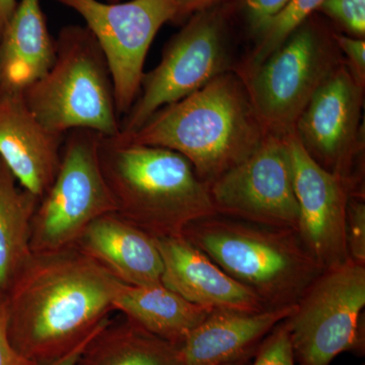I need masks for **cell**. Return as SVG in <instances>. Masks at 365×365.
<instances>
[{
    "label": "cell",
    "instance_id": "1",
    "mask_svg": "<svg viewBox=\"0 0 365 365\" xmlns=\"http://www.w3.org/2000/svg\"><path fill=\"white\" fill-rule=\"evenodd\" d=\"M121 284L78 248L34 254L4 294L11 344L35 364L66 354L112 318Z\"/></svg>",
    "mask_w": 365,
    "mask_h": 365
},
{
    "label": "cell",
    "instance_id": "2",
    "mask_svg": "<svg viewBox=\"0 0 365 365\" xmlns=\"http://www.w3.org/2000/svg\"><path fill=\"white\" fill-rule=\"evenodd\" d=\"M267 133L246 81L234 71L165 106L130 136L116 138L176 151L208 187L248 158Z\"/></svg>",
    "mask_w": 365,
    "mask_h": 365
},
{
    "label": "cell",
    "instance_id": "3",
    "mask_svg": "<svg viewBox=\"0 0 365 365\" xmlns=\"http://www.w3.org/2000/svg\"><path fill=\"white\" fill-rule=\"evenodd\" d=\"M100 162L115 213L155 239L181 237L216 213L208 187L176 151L102 136Z\"/></svg>",
    "mask_w": 365,
    "mask_h": 365
},
{
    "label": "cell",
    "instance_id": "4",
    "mask_svg": "<svg viewBox=\"0 0 365 365\" xmlns=\"http://www.w3.org/2000/svg\"><path fill=\"white\" fill-rule=\"evenodd\" d=\"M182 235L266 309L297 306L323 272L292 228L215 213L192 222Z\"/></svg>",
    "mask_w": 365,
    "mask_h": 365
},
{
    "label": "cell",
    "instance_id": "5",
    "mask_svg": "<svg viewBox=\"0 0 365 365\" xmlns=\"http://www.w3.org/2000/svg\"><path fill=\"white\" fill-rule=\"evenodd\" d=\"M55 49L49 71L24 93L31 111L58 135L74 129L119 135L111 73L93 34L86 26H63Z\"/></svg>",
    "mask_w": 365,
    "mask_h": 365
},
{
    "label": "cell",
    "instance_id": "6",
    "mask_svg": "<svg viewBox=\"0 0 365 365\" xmlns=\"http://www.w3.org/2000/svg\"><path fill=\"white\" fill-rule=\"evenodd\" d=\"M335 34L313 14L258 66L240 73L266 130L294 133L314 93L343 61Z\"/></svg>",
    "mask_w": 365,
    "mask_h": 365
},
{
    "label": "cell",
    "instance_id": "7",
    "mask_svg": "<svg viewBox=\"0 0 365 365\" xmlns=\"http://www.w3.org/2000/svg\"><path fill=\"white\" fill-rule=\"evenodd\" d=\"M232 9L218 4L190 16L165 45L162 60L144 73L140 91L121 121L119 137L138 130L155 112L237 71L232 54Z\"/></svg>",
    "mask_w": 365,
    "mask_h": 365
},
{
    "label": "cell",
    "instance_id": "8",
    "mask_svg": "<svg viewBox=\"0 0 365 365\" xmlns=\"http://www.w3.org/2000/svg\"><path fill=\"white\" fill-rule=\"evenodd\" d=\"M101 137L86 129L64 136L58 172L34 215V254L76 248L91 222L116 212L101 165Z\"/></svg>",
    "mask_w": 365,
    "mask_h": 365
},
{
    "label": "cell",
    "instance_id": "9",
    "mask_svg": "<svg viewBox=\"0 0 365 365\" xmlns=\"http://www.w3.org/2000/svg\"><path fill=\"white\" fill-rule=\"evenodd\" d=\"M365 265L346 261L327 269L285 319L302 365H331L341 353H364Z\"/></svg>",
    "mask_w": 365,
    "mask_h": 365
},
{
    "label": "cell",
    "instance_id": "10",
    "mask_svg": "<svg viewBox=\"0 0 365 365\" xmlns=\"http://www.w3.org/2000/svg\"><path fill=\"white\" fill-rule=\"evenodd\" d=\"M54 1L76 11L86 21L109 67L118 115L126 116L140 91L153 39L165 24L176 19V0Z\"/></svg>",
    "mask_w": 365,
    "mask_h": 365
},
{
    "label": "cell",
    "instance_id": "11",
    "mask_svg": "<svg viewBox=\"0 0 365 365\" xmlns=\"http://www.w3.org/2000/svg\"><path fill=\"white\" fill-rule=\"evenodd\" d=\"M364 86L354 78L344 58L314 93L294 134L309 157L342 179L352 196L364 197L361 177V111Z\"/></svg>",
    "mask_w": 365,
    "mask_h": 365
},
{
    "label": "cell",
    "instance_id": "12",
    "mask_svg": "<svg viewBox=\"0 0 365 365\" xmlns=\"http://www.w3.org/2000/svg\"><path fill=\"white\" fill-rule=\"evenodd\" d=\"M288 136L268 132L248 158L209 185L216 213L297 230L299 210Z\"/></svg>",
    "mask_w": 365,
    "mask_h": 365
},
{
    "label": "cell",
    "instance_id": "13",
    "mask_svg": "<svg viewBox=\"0 0 365 365\" xmlns=\"http://www.w3.org/2000/svg\"><path fill=\"white\" fill-rule=\"evenodd\" d=\"M294 190L299 203L297 232L322 270L349 260L346 217L351 189L314 163L294 134H289Z\"/></svg>",
    "mask_w": 365,
    "mask_h": 365
},
{
    "label": "cell",
    "instance_id": "14",
    "mask_svg": "<svg viewBox=\"0 0 365 365\" xmlns=\"http://www.w3.org/2000/svg\"><path fill=\"white\" fill-rule=\"evenodd\" d=\"M165 287L209 311L256 313L266 309L248 288L232 279L184 235L155 239Z\"/></svg>",
    "mask_w": 365,
    "mask_h": 365
},
{
    "label": "cell",
    "instance_id": "15",
    "mask_svg": "<svg viewBox=\"0 0 365 365\" xmlns=\"http://www.w3.org/2000/svg\"><path fill=\"white\" fill-rule=\"evenodd\" d=\"M64 136L41 123L24 93L0 95V160L19 184L42 198L61 162Z\"/></svg>",
    "mask_w": 365,
    "mask_h": 365
},
{
    "label": "cell",
    "instance_id": "16",
    "mask_svg": "<svg viewBox=\"0 0 365 365\" xmlns=\"http://www.w3.org/2000/svg\"><path fill=\"white\" fill-rule=\"evenodd\" d=\"M297 306L256 313L212 311L179 347L184 365H222L254 355L262 341Z\"/></svg>",
    "mask_w": 365,
    "mask_h": 365
},
{
    "label": "cell",
    "instance_id": "17",
    "mask_svg": "<svg viewBox=\"0 0 365 365\" xmlns=\"http://www.w3.org/2000/svg\"><path fill=\"white\" fill-rule=\"evenodd\" d=\"M76 248L124 284L144 287L162 283L163 261L155 237L116 213L91 222Z\"/></svg>",
    "mask_w": 365,
    "mask_h": 365
},
{
    "label": "cell",
    "instance_id": "18",
    "mask_svg": "<svg viewBox=\"0 0 365 365\" xmlns=\"http://www.w3.org/2000/svg\"><path fill=\"white\" fill-rule=\"evenodd\" d=\"M55 51L41 0H20L0 38V95L25 93L49 71Z\"/></svg>",
    "mask_w": 365,
    "mask_h": 365
},
{
    "label": "cell",
    "instance_id": "19",
    "mask_svg": "<svg viewBox=\"0 0 365 365\" xmlns=\"http://www.w3.org/2000/svg\"><path fill=\"white\" fill-rule=\"evenodd\" d=\"M114 309L148 332L177 346L212 312L182 299L163 283L144 287L122 283Z\"/></svg>",
    "mask_w": 365,
    "mask_h": 365
},
{
    "label": "cell",
    "instance_id": "20",
    "mask_svg": "<svg viewBox=\"0 0 365 365\" xmlns=\"http://www.w3.org/2000/svg\"><path fill=\"white\" fill-rule=\"evenodd\" d=\"M76 365H184L179 347L124 316L111 318L86 346Z\"/></svg>",
    "mask_w": 365,
    "mask_h": 365
},
{
    "label": "cell",
    "instance_id": "21",
    "mask_svg": "<svg viewBox=\"0 0 365 365\" xmlns=\"http://www.w3.org/2000/svg\"><path fill=\"white\" fill-rule=\"evenodd\" d=\"M39 202L0 160V294L32 259L33 218Z\"/></svg>",
    "mask_w": 365,
    "mask_h": 365
},
{
    "label": "cell",
    "instance_id": "22",
    "mask_svg": "<svg viewBox=\"0 0 365 365\" xmlns=\"http://www.w3.org/2000/svg\"><path fill=\"white\" fill-rule=\"evenodd\" d=\"M324 1L325 0H290L287 6L257 36L256 45L246 61L237 66V72L244 74L258 66L284 42L297 26L317 14Z\"/></svg>",
    "mask_w": 365,
    "mask_h": 365
},
{
    "label": "cell",
    "instance_id": "23",
    "mask_svg": "<svg viewBox=\"0 0 365 365\" xmlns=\"http://www.w3.org/2000/svg\"><path fill=\"white\" fill-rule=\"evenodd\" d=\"M317 13L330 19L345 35L364 39L365 0H325Z\"/></svg>",
    "mask_w": 365,
    "mask_h": 365
},
{
    "label": "cell",
    "instance_id": "24",
    "mask_svg": "<svg viewBox=\"0 0 365 365\" xmlns=\"http://www.w3.org/2000/svg\"><path fill=\"white\" fill-rule=\"evenodd\" d=\"M250 365H302L295 359L285 319L262 341Z\"/></svg>",
    "mask_w": 365,
    "mask_h": 365
},
{
    "label": "cell",
    "instance_id": "25",
    "mask_svg": "<svg viewBox=\"0 0 365 365\" xmlns=\"http://www.w3.org/2000/svg\"><path fill=\"white\" fill-rule=\"evenodd\" d=\"M346 241L349 259L365 265L364 197L350 196L348 200Z\"/></svg>",
    "mask_w": 365,
    "mask_h": 365
},
{
    "label": "cell",
    "instance_id": "26",
    "mask_svg": "<svg viewBox=\"0 0 365 365\" xmlns=\"http://www.w3.org/2000/svg\"><path fill=\"white\" fill-rule=\"evenodd\" d=\"M290 0H240V9L247 28L257 37L269 21L287 6Z\"/></svg>",
    "mask_w": 365,
    "mask_h": 365
},
{
    "label": "cell",
    "instance_id": "27",
    "mask_svg": "<svg viewBox=\"0 0 365 365\" xmlns=\"http://www.w3.org/2000/svg\"><path fill=\"white\" fill-rule=\"evenodd\" d=\"M336 42L341 54L344 55L345 63L349 67L354 78L361 86H365V40L351 37L345 34H335Z\"/></svg>",
    "mask_w": 365,
    "mask_h": 365
},
{
    "label": "cell",
    "instance_id": "28",
    "mask_svg": "<svg viewBox=\"0 0 365 365\" xmlns=\"http://www.w3.org/2000/svg\"><path fill=\"white\" fill-rule=\"evenodd\" d=\"M0 365H36L16 351L9 340L4 294H0Z\"/></svg>",
    "mask_w": 365,
    "mask_h": 365
},
{
    "label": "cell",
    "instance_id": "29",
    "mask_svg": "<svg viewBox=\"0 0 365 365\" xmlns=\"http://www.w3.org/2000/svg\"><path fill=\"white\" fill-rule=\"evenodd\" d=\"M225 0H176L177 14L174 23H184L199 11L222 4Z\"/></svg>",
    "mask_w": 365,
    "mask_h": 365
},
{
    "label": "cell",
    "instance_id": "30",
    "mask_svg": "<svg viewBox=\"0 0 365 365\" xmlns=\"http://www.w3.org/2000/svg\"><path fill=\"white\" fill-rule=\"evenodd\" d=\"M101 328H102V327H101ZM100 329H98V330H100ZM96 333L93 334V335L86 341H83L78 347L74 348L71 351L67 352L66 354L61 355V356L57 357V359L39 362V364H36V365H76L79 356H81V353H83V349H85L86 346L90 342L91 338L96 335Z\"/></svg>",
    "mask_w": 365,
    "mask_h": 365
},
{
    "label": "cell",
    "instance_id": "31",
    "mask_svg": "<svg viewBox=\"0 0 365 365\" xmlns=\"http://www.w3.org/2000/svg\"><path fill=\"white\" fill-rule=\"evenodd\" d=\"M18 0H0V38L16 11Z\"/></svg>",
    "mask_w": 365,
    "mask_h": 365
},
{
    "label": "cell",
    "instance_id": "32",
    "mask_svg": "<svg viewBox=\"0 0 365 365\" xmlns=\"http://www.w3.org/2000/svg\"><path fill=\"white\" fill-rule=\"evenodd\" d=\"M254 355H250V356L244 357V359L235 360V361L230 362V364H225L222 365H250L251 364Z\"/></svg>",
    "mask_w": 365,
    "mask_h": 365
},
{
    "label": "cell",
    "instance_id": "33",
    "mask_svg": "<svg viewBox=\"0 0 365 365\" xmlns=\"http://www.w3.org/2000/svg\"><path fill=\"white\" fill-rule=\"evenodd\" d=\"M121 0H106V2H110V4H116V2H120Z\"/></svg>",
    "mask_w": 365,
    "mask_h": 365
}]
</instances>
